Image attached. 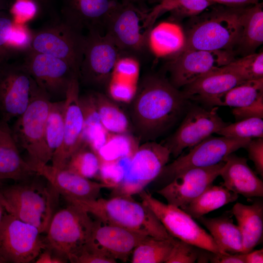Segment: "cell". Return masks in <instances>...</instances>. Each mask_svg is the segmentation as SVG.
Here are the masks:
<instances>
[{
  "label": "cell",
  "instance_id": "cell-1",
  "mask_svg": "<svg viewBox=\"0 0 263 263\" xmlns=\"http://www.w3.org/2000/svg\"><path fill=\"white\" fill-rule=\"evenodd\" d=\"M188 100L166 78L145 76L132 100V118L138 134L147 140L159 136L178 120Z\"/></svg>",
  "mask_w": 263,
  "mask_h": 263
},
{
  "label": "cell",
  "instance_id": "cell-2",
  "mask_svg": "<svg viewBox=\"0 0 263 263\" xmlns=\"http://www.w3.org/2000/svg\"><path fill=\"white\" fill-rule=\"evenodd\" d=\"M69 203L92 214L103 224L121 226L160 239L171 236L153 212L132 197L113 196L83 200L64 198Z\"/></svg>",
  "mask_w": 263,
  "mask_h": 263
},
{
  "label": "cell",
  "instance_id": "cell-3",
  "mask_svg": "<svg viewBox=\"0 0 263 263\" xmlns=\"http://www.w3.org/2000/svg\"><path fill=\"white\" fill-rule=\"evenodd\" d=\"M51 99L36 83L30 103L24 112L16 118L11 129L12 136L19 147L28 155L26 161L33 167L47 164L53 155L46 144L45 124Z\"/></svg>",
  "mask_w": 263,
  "mask_h": 263
},
{
  "label": "cell",
  "instance_id": "cell-4",
  "mask_svg": "<svg viewBox=\"0 0 263 263\" xmlns=\"http://www.w3.org/2000/svg\"><path fill=\"white\" fill-rule=\"evenodd\" d=\"M242 10L217 9L198 17L185 35V44L181 51L231 50L240 38Z\"/></svg>",
  "mask_w": 263,
  "mask_h": 263
},
{
  "label": "cell",
  "instance_id": "cell-5",
  "mask_svg": "<svg viewBox=\"0 0 263 263\" xmlns=\"http://www.w3.org/2000/svg\"><path fill=\"white\" fill-rule=\"evenodd\" d=\"M89 214L71 204L56 212L46 231V248L73 263L77 253L91 236L94 221Z\"/></svg>",
  "mask_w": 263,
  "mask_h": 263
},
{
  "label": "cell",
  "instance_id": "cell-6",
  "mask_svg": "<svg viewBox=\"0 0 263 263\" xmlns=\"http://www.w3.org/2000/svg\"><path fill=\"white\" fill-rule=\"evenodd\" d=\"M35 184L22 183L0 189V201L6 212L46 232L53 216L52 194Z\"/></svg>",
  "mask_w": 263,
  "mask_h": 263
},
{
  "label": "cell",
  "instance_id": "cell-7",
  "mask_svg": "<svg viewBox=\"0 0 263 263\" xmlns=\"http://www.w3.org/2000/svg\"><path fill=\"white\" fill-rule=\"evenodd\" d=\"M150 9L120 2L112 13L105 34L113 39L123 55L138 57L148 50L147 39L152 28L148 24Z\"/></svg>",
  "mask_w": 263,
  "mask_h": 263
},
{
  "label": "cell",
  "instance_id": "cell-8",
  "mask_svg": "<svg viewBox=\"0 0 263 263\" xmlns=\"http://www.w3.org/2000/svg\"><path fill=\"white\" fill-rule=\"evenodd\" d=\"M138 194L171 236L213 253L223 254L210 234L181 208L165 204L144 190Z\"/></svg>",
  "mask_w": 263,
  "mask_h": 263
},
{
  "label": "cell",
  "instance_id": "cell-9",
  "mask_svg": "<svg viewBox=\"0 0 263 263\" xmlns=\"http://www.w3.org/2000/svg\"><path fill=\"white\" fill-rule=\"evenodd\" d=\"M170 153L164 145L147 141L139 145L131 157L122 182L112 190V197H132L156 179L169 161Z\"/></svg>",
  "mask_w": 263,
  "mask_h": 263
},
{
  "label": "cell",
  "instance_id": "cell-10",
  "mask_svg": "<svg viewBox=\"0 0 263 263\" xmlns=\"http://www.w3.org/2000/svg\"><path fill=\"white\" fill-rule=\"evenodd\" d=\"M39 229L6 212L0 224V263H29L46 248Z\"/></svg>",
  "mask_w": 263,
  "mask_h": 263
},
{
  "label": "cell",
  "instance_id": "cell-11",
  "mask_svg": "<svg viewBox=\"0 0 263 263\" xmlns=\"http://www.w3.org/2000/svg\"><path fill=\"white\" fill-rule=\"evenodd\" d=\"M55 21L33 31L30 49L64 60L78 73L82 62L85 35L63 22Z\"/></svg>",
  "mask_w": 263,
  "mask_h": 263
},
{
  "label": "cell",
  "instance_id": "cell-12",
  "mask_svg": "<svg viewBox=\"0 0 263 263\" xmlns=\"http://www.w3.org/2000/svg\"><path fill=\"white\" fill-rule=\"evenodd\" d=\"M251 139L210 136L192 147L187 154L179 155L171 163L166 165L157 178L163 179L166 184L188 169L218 164L228 154L245 148Z\"/></svg>",
  "mask_w": 263,
  "mask_h": 263
},
{
  "label": "cell",
  "instance_id": "cell-13",
  "mask_svg": "<svg viewBox=\"0 0 263 263\" xmlns=\"http://www.w3.org/2000/svg\"><path fill=\"white\" fill-rule=\"evenodd\" d=\"M122 55L120 49L107 34L87 33L79 81L95 87L107 85Z\"/></svg>",
  "mask_w": 263,
  "mask_h": 263
},
{
  "label": "cell",
  "instance_id": "cell-14",
  "mask_svg": "<svg viewBox=\"0 0 263 263\" xmlns=\"http://www.w3.org/2000/svg\"><path fill=\"white\" fill-rule=\"evenodd\" d=\"M22 67L37 85L52 98L64 99L78 73L67 62L29 49L24 53Z\"/></svg>",
  "mask_w": 263,
  "mask_h": 263
},
{
  "label": "cell",
  "instance_id": "cell-15",
  "mask_svg": "<svg viewBox=\"0 0 263 263\" xmlns=\"http://www.w3.org/2000/svg\"><path fill=\"white\" fill-rule=\"evenodd\" d=\"M234 59L231 50L181 51L168 64L169 81L177 89L185 87L205 75L227 65Z\"/></svg>",
  "mask_w": 263,
  "mask_h": 263
},
{
  "label": "cell",
  "instance_id": "cell-16",
  "mask_svg": "<svg viewBox=\"0 0 263 263\" xmlns=\"http://www.w3.org/2000/svg\"><path fill=\"white\" fill-rule=\"evenodd\" d=\"M35 82L20 63L0 64V115L8 123L28 107Z\"/></svg>",
  "mask_w": 263,
  "mask_h": 263
},
{
  "label": "cell",
  "instance_id": "cell-17",
  "mask_svg": "<svg viewBox=\"0 0 263 263\" xmlns=\"http://www.w3.org/2000/svg\"><path fill=\"white\" fill-rule=\"evenodd\" d=\"M217 108L207 110L199 107L189 110L175 132L164 145L174 157L192 148L228 124L217 113Z\"/></svg>",
  "mask_w": 263,
  "mask_h": 263
},
{
  "label": "cell",
  "instance_id": "cell-18",
  "mask_svg": "<svg viewBox=\"0 0 263 263\" xmlns=\"http://www.w3.org/2000/svg\"><path fill=\"white\" fill-rule=\"evenodd\" d=\"M120 0H59V19L75 30L105 34L108 20Z\"/></svg>",
  "mask_w": 263,
  "mask_h": 263
},
{
  "label": "cell",
  "instance_id": "cell-19",
  "mask_svg": "<svg viewBox=\"0 0 263 263\" xmlns=\"http://www.w3.org/2000/svg\"><path fill=\"white\" fill-rule=\"evenodd\" d=\"M224 165L222 161L210 167L188 169L175 176L156 192L163 197L168 204L180 208L212 185L220 176Z\"/></svg>",
  "mask_w": 263,
  "mask_h": 263
},
{
  "label": "cell",
  "instance_id": "cell-20",
  "mask_svg": "<svg viewBox=\"0 0 263 263\" xmlns=\"http://www.w3.org/2000/svg\"><path fill=\"white\" fill-rule=\"evenodd\" d=\"M79 81L75 80L65 100L64 131L62 145L53 154L52 166L64 168L71 155L84 144V119L79 101Z\"/></svg>",
  "mask_w": 263,
  "mask_h": 263
},
{
  "label": "cell",
  "instance_id": "cell-21",
  "mask_svg": "<svg viewBox=\"0 0 263 263\" xmlns=\"http://www.w3.org/2000/svg\"><path fill=\"white\" fill-rule=\"evenodd\" d=\"M44 178L57 193L64 198L88 200L97 199L101 190L109 188L106 184L82 177L66 169H58L48 164L32 167Z\"/></svg>",
  "mask_w": 263,
  "mask_h": 263
},
{
  "label": "cell",
  "instance_id": "cell-22",
  "mask_svg": "<svg viewBox=\"0 0 263 263\" xmlns=\"http://www.w3.org/2000/svg\"><path fill=\"white\" fill-rule=\"evenodd\" d=\"M148 236L115 225L94 221L90 240L113 259L126 262Z\"/></svg>",
  "mask_w": 263,
  "mask_h": 263
},
{
  "label": "cell",
  "instance_id": "cell-23",
  "mask_svg": "<svg viewBox=\"0 0 263 263\" xmlns=\"http://www.w3.org/2000/svg\"><path fill=\"white\" fill-rule=\"evenodd\" d=\"M220 175L223 186L246 198L263 196V182L247 164V159L231 153L225 157Z\"/></svg>",
  "mask_w": 263,
  "mask_h": 263
},
{
  "label": "cell",
  "instance_id": "cell-24",
  "mask_svg": "<svg viewBox=\"0 0 263 263\" xmlns=\"http://www.w3.org/2000/svg\"><path fill=\"white\" fill-rule=\"evenodd\" d=\"M244 81L224 66L186 85L182 93L188 99L198 100L205 103Z\"/></svg>",
  "mask_w": 263,
  "mask_h": 263
},
{
  "label": "cell",
  "instance_id": "cell-25",
  "mask_svg": "<svg viewBox=\"0 0 263 263\" xmlns=\"http://www.w3.org/2000/svg\"><path fill=\"white\" fill-rule=\"evenodd\" d=\"M243 237V252L253 250L262 241L263 204L257 201L251 205L235 204L232 209Z\"/></svg>",
  "mask_w": 263,
  "mask_h": 263
},
{
  "label": "cell",
  "instance_id": "cell-26",
  "mask_svg": "<svg viewBox=\"0 0 263 263\" xmlns=\"http://www.w3.org/2000/svg\"><path fill=\"white\" fill-rule=\"evenodd\" d=\"M36 174L21 157L8 127L0 139V181L12 179L23 182Z\"/></svg>",
  "mask_w": 263,
  "mask_h": 263
},
{
  "label": "cell",
  "instance_id": "cell-27",
  "mask_svg": "<svg viewBox=\"0 0 263 263\" xmlns=\"http://www.w3.org/2000/svg\"><path fill=\"white\" fill-rule=\"evenodd\" d=\"M185 41V34L178 24L164 21L150 29L147 47L157 57L174 56L183 49Z\"/></svg>",
  "mask_w": 263,
  "mask_h": 263
},
{
  "label": "cell",
  "instance_id": "cell-28",
  "mask_svg": "<svg viewBox=\"0 0 263 263\" xmlns=\"http://www.w3.org/2000/svg\"><path fill=\"white\" fill-rule=\"evenodd\" d=\"M197 220L209 231L222 253H243L242 234L230 218L226 216L207 218L203 216Z\"/></svg>",
  "mask_w": 263,
  "mask_h": 263
},
{
  "label": "cell",
  "instance_id": "cell-29",
  "mask_svg": "<svg viewBox=\"0 0 263 263\" xmlns=\"http://www.w3.org/2000/svg\"><path fill=\"white\" fill-rule=\"evenodd\" d=\"M239 195L222 186L207 188L200 195L180 208L193 219L204 215L236 201Z\"/></svg>",
  "mask_w": 263,
  "mask_h": 263
},
{
  "label": "cell",
  "instance_id": "cell-30",
  "mask_svg": "<svg viewBox=\"0 0 263 263\" xmlns=\"http://www.w3.org/2000/svg\"><path fill=\"white\" fill-rule=\"evenodd\" d=\"M84 119V142L96 152L106 142L110 132L104 128L92 93L79 97Z\"/></svg>",
  "mask_w": 263,
  "mask_h": 263
},
{
  "label": "cell",
  "instance_id": "cell-31",
  "mask_svg": "<svg viewBox=\"0 0 263 263\" xmlns=\"http://www.w3.org/2000/svg\"><path fill=\"white\" fill-rule=\"evenodd\" d=\"M262 95L263 78L245 81L205 103L215 107H242L252 103Z\"/></svg>",
  "mask_w": 263,
  "mask_h": 263
},
{
  "label": "cell",
  "instance_id": "cell-32",
  "mask_svg": "<svg viewBox=\"0 0 263 263\" xmlns=\"http://www.w3.org/2000/svg\"><path fill=\"white\" fill-rule=\"evenodd\" d=\"M263 42V6L257 3L243 8L241 31L238 44L247 51H253Z\"/></svg>",
  "mask_w": 263,
  "mask_h": 263
},
{
  "label": "cell",
  "instance_id": "cell-33",
  "mask_svg": "<svg viewBox=\"0 0 263 263\" xmlns=\"http://www.w3.org/2000/svg\"><path fill=\"white\" fill-rule=\"evenodd\" d=\"M158 4L150 9L148 20L153 26L157 18L169 12L174 19L199 15L213 3L208 0H156Z\"/></svg>",
  "mask_w": 263,
  "mask_h": 263
},
{
  "label": "cell",
  "instance_id": "cell-34",
  "mask_svg": "<svg viewBox=\"0 0 263 263\" xmlns=\"http://www.w3.org/2000/svg\"><path fill=\"white\" fill-rule=\"evenodd\" d=\"M94 101L102 125L111 133H128L130 122L125 113L103 94L92 93Z\"/></svg>",
  "mask_w": 263,
  "mask_h": 263
},
{
  "label": "cell",
  "instance_id": "cell-35",
  "mask_svg": "<svg viewBox=\"0 0 263 263\" xmlns=\"http://www.w3.org/2000/svg\"><path fill=\"white\" fill-rule=\"evenodd\" d=\"M175 238L157 239L146 236L132 253V263H162L166 261L172 247Z\"/></svg>",
  "mask_w": 263,
  "mask_h": 263
},
{
  "label": "cell",
  "instance_id": "cell-36",
  "mask_svg": "<svg viewBox=\"0 0 263 263\" xmlns=\"http://www.w3.org/2000/svg\"><path fill=\"white\" fill-rule=\"evenodd\" d=\"M139 145L135 138L128 133H110L104 144L96 154L101 162H111L131 157Z\"/></svg>",
  "mask_w": 263,
  "mask_h": 263
},
{
  "label": "cell",
  "instance_id": "cell-37",
  "mask_svg": "<svg viewBox=\"0 0 263 263\" xmlns=\"http://www.w3.org/2000/svg\"><path fill=\"white\" fill-rule=\"evenodd\" d=\"M64 110V99L51 101L46 121L45 136L47 146L52 155L63 142Z\"/></svg>",
  "mask_w": 263,
  "mask_h": 263
},
{
  "label": "cell",
  "instance_id": "cell-38",
  "mask_svg": "<svg viewBox=\"0 0 263 263\" xmlns=\"http://www.w3.org/2000/svg\"><path fill=\"white\" fill-rule=\"evenodd\" d=\"M100 164L97 155L84 143L69 158L64 169L90 179L98 175Z\"/></svg>",
  "mask_w": 263,
  "mask_h": 263
},
{
  "label": "cell",
  "instance_id": "cell-39",
  "mask_svg": "<svg viewBox=\"0 0 263 263\" xmlns=\"http://www.w3.org/2000/svg\"><path fill=\"white\" fill-rule=\"evenodd\" d=\"M243 80H251L263 78V53H250L232 60L225 66Z\"/></svg>",
  "mask_w": 263,
  "mask_h": 263
},
{
  "label": "cell",
  "instance_id": "cell-40",
  "mask_svg": "<svg viewBox=\"0 0 263 263\" xmlns=\"http://www.w3.org/2000/svg\"><path fill=\"white\" fill-rule=\"evenodd\" d=\"M220 135L231 138H263V118L253 117L228 124L217 133Z\"/></svg>",
  "mask_w": 263,
  "mask_h": 263
},
{
  "label": "cell",
  "instance_id": "cell-41",
  "mask_svg": "<svg viewBox=\"0 0 263 263\" xmlns=\"http://www.w3.org/2000/svg\"><path fill=\"white\" fill-rule=\"evenodd\" d=\"M131 157H126L118 160L101 162L98 176L101 182L113 189L123 181L130 164Z\"/></svg>",
  "mask_w": 263,
  "mask_h": 263
},
{
  "label": "cell",
  "instance_id": "cell-42",
  "mask_svg": "<svg viewBox=\"0 0 263 263\" xmlns=\"http://www.w3.org/2000/svg\"><path fill=\"white\" fill-rule=\"evenodd\" d=\"M15 20L9 10L0 11V64L11 61L17 55L10 47L9 38Z\"/></svg>",
  "mask_w": 263,
  "mask_h": 263
},
{
  "label": "cell",
  "instance_id": "cell-43",
  "mask_svg": "<svg viewBox=\"0 0 263 263\" xmlns=\"http://www.w3.org/2000/svg\"><path fill=\"white\" fill-rule=\"evenodd\" d=\"M139 71V59L133 56L123 55L117 60L111 77L137 84Z\"/></svg>",
  "mask_w": 263,
  "mask_h": 263
},
{
  "label": "cell",
  "instance_id": "cell-44",
  "mask_svg": "<svg viewBox=\"0 0 263 263\" xmlns=\"http://www.w3.org/2000/svg\"><path fill=\"white\" fill-rule=\"evenodd\" d=\"M200 248L174 239L172 247L165 263H193L198 260Z\"/></svg>",
  "mask_w": 263,
  "mask_h": 263
},
{
  "label": "cell",
  "instance_id": "cell-45",
  "mask_svg": "<svg viewBox=\"0 0 263 263\" xmlns=\"http://www.w3.org/2000/svg\"><path fill=\"white\" fill-rule=\"evenodd\" d=\"M73 263H115L116 261L89 239L77 253Z\"/></svg>",
  "mask_w": 263,
  "mask_h": 263
},
{
  "label": "cell",
  "instance_id": "cell-46",
  "mask_svg": "<svg viewBox=\"0 0 263 263\" xmlns=\"http://www.w3.org/2000/svg\"><path fill=\"white\" fill-rule=\"evenodd\" d=\"M107 86L109 94L113 99L130 103L135 95L137 84L111 77Z\"/></svg>",
  "mask_w": 263,
  "mask_h": 263
},
{
  "label": "cell",
  "instance_id": "cell-47",
  "mask_svg": "<svg viewBox=\"0 0 263 263\" xmlns=\"http://www.w3.org/2000/svg\"><path fill=\"white\" fill-rule=\"evenodd\" d=\"M9 11L17 23H25L40 15L38 5L32 0H14Z\"/></svg>",
  "mask_w": 263,
  "mask_h": 263
},
{
  "label": "cell",
  "instance_id": "cell-48",
  "mask_svg": "<svg viewBox=\"0 0 263 263\" xmlns=\"http://www.w3.org/2000/svg\"><path fill=\"white\" fill-rule=\"evenodd\" d=\"M232 113L237 121L253 117L263 118V95L247 106L234 108Z\"/></svg>",
  "mask_w": 263,
  "mask_h": 263
},
{
  "label": "cell",
  "instance_id": "cell-49",
  "mask_svg": "<svg viewBox=\"0 0 263 263\" xmlns=\"http://www.w3.org/2000/svg\"><path fill=\"white\" fill-rule=\"evenodd\" d=\"M248 153L249 159L254 163L256 170L258 174L263 176V139L250 141L245 147Z\"/></svg>",
  "mask_w": 263,
  "mask_h": 263
},
{
  "label": "cell",
  "instance_id": "cell-50",
  "mask_svg": "<svg viewBox=\"0 0 263 263\" xmlns=\"http://www.w3.org/2000/svg\"><path fill=\"white\" fill-rule=\"evenodd\" d=\"M209 261L213 263H245L242 253L215 254L212 253Z\"/></svg>",
  "mask_w": 263,
  "mask_h": 263
},
{
  "label": "cell",
  "instance_id": "cell-51",
  "mask_svg": "<svg viewBox=\"0 0 263 263\" xmlns=\"http://www.w3.org/2000/svg\"><path fill=\"white\" fill-rule=\"evenodd\" d=\"M67 261L55 253L50 249L46 248L41 252L36 260V263H63Z\"/></svg>",
  "mask_w": 263,
  "mask_h": 263
},
{
  "label": "cell",
  "instance_id": "cell-52",
  "mask_svg": "<svg viewBox=\"0 0 263 263\" xmlns=\"http://www.w3.org/2000/svg\"><path fill=\"white\" fill-rule=\"evenodd\" d=\"M14 0H12V2ZM37 3L38 5L40 15L42 13H47L53 17H55L57 15L56 14V10L55 9L56 6V3L59 1V0H32Z\"/></svg>",
  "mask_w": 263,
  "mask_h": 263
},
{
  "label": "cell",
  "instance_id": "cell-53",
  "mask_svg": "<svg viewBox=\"0 0 263 263\" xmlns=\"http://www.w3.org/2000/svg\"><path fill=\"white\" fill-rule=\"evenodd\" d=\"M212 3H218L230 6H240L253 5L258 3L259 0H208Z\"/></svg>",
  "mask_w": 263,
  "mask_h": 263
},
{
  "label": "cell",
  "instance_id": "cell-54",
  "mask_svg": "<svg viewBox=\"0 0 263 263\" xmlns=\"http://www.w3.org/2000/svg\"><path fill=\"white\" fill-rule=\"evenodd\" d=\"M245 263H263V250L260 249L244 253Z\"/></svg>",
  "mask_w": 263,
  "mask_h": 263
},
{
  "label": "cell",
  "instance_id": "cell-55",
  "mask_svg": "<svg viewBox=\"0 0 263 263\" xmlns=\"http://www.w3.org/2000/svg\"><path fill=\"white\" fill-rule=\"evenodd\" d=\"M146 0H120L121 2L133 4L143 8H148L145 4Z\"/></svg>",
  "mask_w": 263,
  "mask_h": 263
},
{
  "label": "cell",
  "instance_id": "cell-56",
  "mask_svg": "<svg viewBox=\"0 0 263 263\" xmlns=\"http://www.w3.org/2000/svg\"><path fill=\"white\" fill-rule=\"evenodd\" d=\"M11 3L9 0H0V11L9 10Z\"/></svg>",
  "mask_w": 263,
  "mask_h": 263
},
{
  "label": "cell",
  "instance_id": "cell-57",
  "mask_svg": "<svg viewBox=\"0 0 263 263\" xmlns=\"http://www.w3.org/2000/svg\"><path fill=\"white\" fill-rule=\"evenodd\" d=\"M8 127H9L8 126L7 123L1 120H0V139Z\"/></svg>",
  "mask_w": 263,
  "mask_h": 263
},
{
  "label": "cell",
  "instance_id": "cell-58",
  "mask_svg": "<svg viewBox=\"0 0 263 263\" xmlns=\"http://www.w3.org/2000/svg\"><path fill=\"white\" fill-rule=\"evenodd\" d=\"M5 209L0 201V224L2 220L3 216L5 214Z\"/></svg>",
  "mask_w": 263,
  "mask_h": 263
},
{
  "label": "cell",
  "instance_id": "cell-59",
  "mask_svg": "<svg viewBox=\"0 0 263 263\" xmlns=\"http://www.w3.org/2000/svg\"><path fill=\"white\" fill-rule=\"evenodd\" d=\"M1 182L0 181V185Z\"/></svg>",
  "mask_w": 263,
  "mask_h": 263
}]
</instances>
